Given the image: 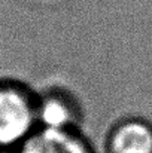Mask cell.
<instances>
[{"instance_id":"obj_4","label":"cell","mask_w":152,"mask_h":153,"mask_svg":"<svg viewBox=\"0 0 152 153\" xmlns=\"http://www.w3.org/2000/svg\"><path fill=\"white\" fill-rule=\"evenodd\" d=\"M104 153H152V123L140 116H125L107 131Z\"/></svg>"},{"instance_id":"obj_2","label":"cell","mask_w":152,"mask_h":153,"mask_svg":"<svg viewBox=\"0 0 152 153\" xmlns=\"http://www.w3.org/2000/svg\"><path fill=\"white\" fill-rule=\"evenodd\" d=\"M39 126L57 129H82L84 110L78 97L64 86L37 91Z\"/></svg>"},{"instance_id":"obj_1","label":"cell","mask_w":152,"mask_h":153,"mask_svg":"<svg viewBox=\"0 0 152 153\" xmlns=\"http://www.w3.org/2000/svg\"><path fill=\"white\" fill-rule=\"evenodd\" d=\"M37 128V91L19 80L0 79V153L16 150Z\"/></svg>"},{"instance_id":"obj_3","label":"cell","mask_w":152,"mask_h":153,"mask_svg":"<svg viewBox=\"0 0 152 153\" xmlns=\"http://www.w3.org/2000/svg\"><path fill=\"white\" fill-rule=\"evenodd\" d=\"M12 153H96V149L82 129L39 126Z\"/></svg>"}]
</instances>
